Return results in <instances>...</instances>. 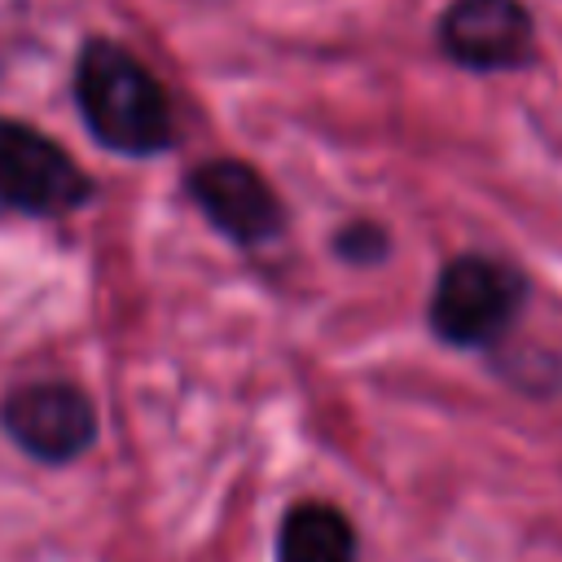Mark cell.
Listing matches in <instances>:
<instances>
[{
    "label": "cell",
    "instance_id": "cell-1",
    "mask_svg": "<svg viewBox=\"0 0 562 562\" xmlns=\"http://www.w3.org/2000/svg\"><path fill=\"white\" fill-rule=\"evenodd\" d=\"M92 140L123 158H158L176 145V110L158 75L119 40L88 35L70 79Z\"/></svg>",
    "mask_w": 562,
    "mask_h": 562
},
{
    "label": "cell",
    "instance_id": "cell-2",
    "mask_svg": "<svg viewBox=\"0 0 562 562\" xmlns=\"http://www.w3.org/2000/svg\"><path fill=\"white\" fill-rule=\"evenodd\" d=\"M527 294L531 281L518 263L487 250H461L439 268L426 321L430 334L457 351H496L522 316Z\"/></svg>",
    "mask_w": 562,
    "mask_h": 562
},
{
    "label": "cell",
    "instance_id": "cell-3",
    "mask_svg": "<svg viewBox=\"0 0 562 562\" xmlns=\"http://www.w3.org/2000/svg\"><path fill=\"white\" fill-rule=\"evenodd\" d=\"M92 176L48 132L0 114V206L31 220H61L88 206Z\"/></svg>",
    "mask_w": 562,
    "mask_h": 562
},
{
    "label": "cell",
    "instance_id": "cell-4",
    "mask_svg": "<svg viewBox=\"0 0 562 562\" xmlns=\"http://www.w3.org/2000/svg\"><path fill=\"white\" fill-rule=\"evenodd\" d=\"M184 193L202 220L237 250H268L281 241L290 215L272 180L246 158H206L184 176Z\"/></svg>",
    "mask_w": 562,
    "mask_h": 562
},
{
    "label": "cell",
    "instance_id": "cell-5",
    "mask_svg": "<svg viewBox=\"0 0 562 562\" xmlns=\"http://www.w3.org/2000/svg\"><path fill=\"white\" fill-rule=\"evenodd\" d=\"M0 430L40 465H70L97 443V404L75 382H26L0 400Z\"/></svg>",
    "mask_w": 562,
    "mask_h": 562
},
{
    "label": "cell",
    "instance_id": "cell-6",
    "mask_svg": "<svg viewBox=\"0 0 562 562\" xmlns=\"http://www.w3.org/2000/svg\"><path fill=\"white\" fill-rule=\"evenodd\" d=\"M439 53L474 75L536 61V18L522 0H448L435 22Z\"/></svg>",
    "mask_w": 562,
    "mask_h": 562
},
{
    "label": "cell",
    "instance_id": "cell-7",
    "mask_svg": "<svg viewBox=\"0 0 562 562\" xmlns=\"http://www.w3.org/2000/svg\"><path fill=\"white\" fill-rule=\"evenodd\" d=\"M351 518L329 501H294L277 527V562H356Z\"/></svg>",
    "mask_w": 562,
    "mask_h": 562
},
{
    "label": "cell",
    "instance_id": "cell-8",
    "mask_svg": "<svg viewBox=\"0 0 562 562\" xmlns=\"http://www.w3.org/2000/svg\"><path fill=\"white\" fill-rule=\"evenodd\" d=\"M329 250L351 268H373V263L391 259V233H386V224H378L369 215H356V220H342L334 228Z\"/></svg>",
    "mask_w": 562,
    "mask_h": 562
}]
</instances>
